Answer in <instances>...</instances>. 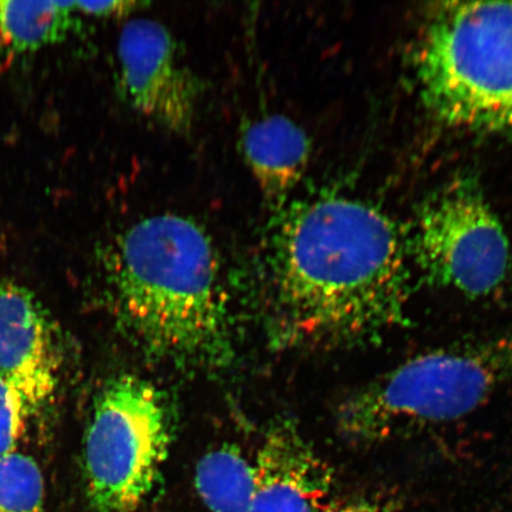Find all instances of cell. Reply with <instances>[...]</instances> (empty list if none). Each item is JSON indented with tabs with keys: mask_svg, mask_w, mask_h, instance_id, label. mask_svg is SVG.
I'll use <instances>...</instances> for the list:
<instances>
[{
	"mask_svg": "<svg viewBox=\"0 0 512 512\" xmlns=\"http://www.w3.org/2000/svg\"><path fill=\"white\" fill-rule=\"evenodd\" d=\"M407 234L381 209L339 192L292 198L271 216L266 299L279 348L354 347L408 323Z\"/></svg>",
	"mask_w": 512,
	"mask_h": 512,
	"instance_id": "cell-1",
	"label": "cell"
},
{
	"mask_svg": "<svg viewBox=\"0 0 512 512\" xmlns=\"http://www.w3.org/2000/svg\"><path fill=\"white\" fill-rule=\"evenodd\" d=\"M107 277L119 324L147 357L191 368L229 361L220 259L200 223L172 213L133 222L112 243Z\"/></svg>",
	"mask_w": 512,
	"mask_h": 512,
	"instance_id": "cell-2",
	"label": "cell"
},
{
	"mask_svg": "<svg viewBox=\"0 0 512 512\" xmlns=\"http://www.w3.org/2000/svg\"><path fill=\"white\" fill-rule=\"evenodd\" d=\"M512 382V332L409 358L351 392L337 426L352 444L383 443L475 412Z\"/></svg>",
	"mask_w": 512,
	"mask_h": 512,
	"instance_id": "cell-3",
	"label": "cell"
},
{
	"mask_svg": "<svg viewBox=\"0 0 512 512\" xmlns=\"http://www.w3.org/2000/svg\"><path fill=\"white\" fill-rule=\"evenodd\" d=\"M416 75L444 123L512 138V2L437 5L421 31Z\"/></svg>",
	"mask_w": 512,
	"mask_h": 512,
	"instance_id": "cell-4",
	"label": "cell"
},
{
	"mask_svg": "<svg viewBox=\"0 0 512 512\" xmlns=\"http://www.w3.org/2000/svg\"><path fill=\"white\" fill-rule=\"evenodd\" d=\"M174 437L169 399L134 375L108 381L96 396L83 444L93 512H136L156 489Z\"/></svg>",
	"mask_w": 512,
	"mask_h": 512,
	"instance_id": "cell-5",
	"label": "cell"
},
{
	"mask_svg": "<svg viewBox=\"0 0 512 512\" xmlns=\"http://www.w3.org/2000/svg\"><path fill=\"white\" fill-rule=\"evenodd\" d=\"M407 239L412 264L430 284L477 299L509 277L508 236L473 179H454L428 197Z\"/></svg>",
	"mask_w": 512,
	"mask_h": 512,
	"instance_id": "cell-6",
	"label": "cell"
},
{
	"mask_svg": "<svg viewBox=\"0 0 512 512\" xmlns=\"http://www.w3.org/2000/svg\"><path fill=\"white\" fill-rule=\"evenodd\" d=\"M121 98L144 118L172 133L195 125L200 82L185 66L174 36L149 18L127 22L118 42Z\"/></svg>",
	"mask_w": 512,
	"mask_h": 512,
	"instance_id": "cell-7",
	"label": "cell"
},
{
	"mask_svg": "<svg viewBox=\"0 0 512 512\" xmlns=\"http://www.w3.org/2000/svg\"><path fill=\"white\" fill-rule=\"evenodd\" d=\"M63 351L46 307L27 288L0 278V379L30 415L55 399Z\"/></svg>",
	"mask_w": 512,
	"mask_h": 512,
	"instance_id": "cell-8",
	"label": "cell"
},
{
	"mask_svg": "<svg viewBox=\"0 0 512 512\" xmlns=\"http://www.w3.org/2000/svg\"><path fill=\"white\" fill-rule=\"evenodd\" d=\"M258 485L247 512H323L332 472L291 421L275 422L255 460Z\"/></svg>",
	"mask_w": 512,
	"mask_h": 512,
	"instance_id": "cell-9",
	"label": "cell"
},
{
	"mask_svg": "<svg viewBox=\"0 0 512 512\" xmlns=\"http://www.w3.org/2000/svg\"><path fill=\"white\" fill-rule=\"evenodd\" d=\"M241 151L271 215L293 198L310 162L311 142L283 114L266 115L242 128Z\"/></svg>",
	"mask_w": 512,
	"mask_h": 512,
	"instance_id": "cell-10",
	"label": "cell"
},
{
	"mask_svg": "<svg viewBox=\"0 0 512 512\" xmlns=\"http://www.w3.org/2000/svg\"><path fill=\"white\" fill-rule=\"evenodd\" d=\"M195 485L211 512H247L258 485L255 463L238 447L216 448L198 463Z\"/></svg>",
	"mask_w": 512,
	"mask_h": 512,
	"instance_id": "cell-11",
	"label": "cell"
},
{
	"mask_svg": "<svg viewBox=\"0 0 512 512\" xmlns=\"http://www.w3.org/2000/svg\"><path fill=\"white\" fill-rule=\"evenodd\" d=\"M75 2L0 0V38L11 48L37 49L66 34Z\"/></svg>",
	"mask_w": 512,
	"mask_h": 512,
	"instance_id": "cell-12",
	"label": "cell"
},
{
	"mask_svg": "<svg viewBox=\"0 0 512 512\" xmlns=\"http://www.w3.org/2000/svg\"><path fill=\"white\" fill-rule=\"evenodd\" d=\"M44 495L34 458L18 450L0 456V512H44Z\"/></svg>",
	"mask_w": 512,
	"mask_h": 512,
	"instance_id": "cell-13",
	"label": "cell"
},
{
	"mask_svg": "<svg viewBox=\"0 0 512 512\" xmlns=\"http://www.w3.org/2000/svg\"><path fill=\"white\" fill-rule=\"evenodd\" d=\"M29 418L17 394L0 379V456L18 450L25 420Z\"/></svg>",
	"mask_w": 512,
	"mask_h": 512,
	"instance_id": "cell-14",
	"label": "cell"
},
{
	"mask_svg": "<svg viewBox=\"0 0 512 512\" xmlns=\"http://www.w3.org/2000/svg\"><path fill=\"white\" fill-rule=\"evenodd\" d=\"M144 3L138 2H75V8L89 16L96 17H127L143 8Z\"/></svg>",
	"mask_w": 512,
	"mask_h": 512,
	"instance_id": "cell-15",
	"label": "cell"
},
{
	"mask_svg": "<svg viewBox=\"0 0 512 512\" xmlns=\"http://www.w3.org/2000/svg\"><path fill=\"white\" fill-rule=\"evenodd\" d=\"M323 512H390L379 502L358 499L347 503L329 504Z\"/></svg>",
	"mask_w": 512,
	"mask_h": 512,
	"instance_id": "cell-16",
	"label": "cell"
}]
</instances>
